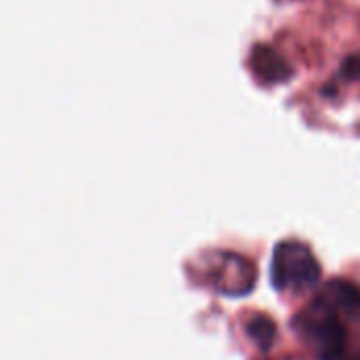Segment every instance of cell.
Listing matches in <instances>:
<instances>
[{
	"instance_id": "6da1fadb",
	"label": "cell",
	"mask_w": 360,
	"mask_h": 360,
	"mask_svg": "<svg viewBox=\"0 0 360 360\" xmlns=\"http://www.w3.org/2000/svg\"><path fill=\"white\" fill-rule=\"evenodd\" d=\"M300 335L314 348L319 360H338L346 348V329L335 310L321 297L293 321Z\"/></svg>"
},
{
	"instance_id": "7a4b0ae2",
	"label": "cell",
	"mask_w": 360,
	"mask_h": 360,
	"mask_svg": "<svg viewBox=\"0 0 360 360\" xmlns=\"http://www.w3.org/2000/svg\"><path fill=\"white\" fill-rule=\"evenodd\" d=\"M270 276L278 291H302L319 283L321 264L308 245L300 240H283L272 253Z\"/></svg>"
},
{
	"instance_id": "3957f363",
	"label": "cell",
	"mask_w": 360,
	"mask_h": 360,
	"mask_svg": "<svg viewBox=\"0 0 360 360\" xmlns=\"http://www.w3.org/2000/svg\"><path fill=\"white\" fill-rule=\"evenodd\" d=\"M249 68L262 84H283L293 78L295 70L289 59L270 44H253L249 55Z\"/></svg>"
},
{
	"instance_id": "277c9868",
	"label": "cell",
	"mask_w": 360,
	"mask_h": 360,
	"mask_svg": "<svg viewBox=\"0 0 360 360\" xmlns=\"http://www.w3.org/2000/svg\"><path fill=\"white\" fill-rule=\"evenodd\" d=\"M323 302H327L331 308H338L340 312H344L346 316L360 321V287L350 283V281H344V278H333L325 285L323 289V295H321Z\"/></svg>"
},
{
	"instance_id": "5b68a950",
	"label": "cell",
	"mask_w": 360,
	"mask_h": 360,
	"mask_svg": "<svg viewBox=\"0 0 360 360\" xmlns=\"http://www.w3.org/2000/svg\"><path fill=\"white\" fill-rule=\"evenodd\" d=\"M247 335L262 350H270L276 340V325L268 314H253L245 325Z\"/></svg>"
},
{
	"instance_id": "8992f818",
	"label": "cell",
	"mask_w": 360,
	"mask_h": 360,
	"mask_svg": "<svg viewBox=\"0 0 360 360\" xmlns=\"http://www.w3.org/2000/svg\"><path fill=\"white\" fill-rule=\"evenodd\" d=\"M340 76L346 80V82H354L360 80V53H352L348 55L342 65H340Z\"/></svg>"
}]
</instances>
